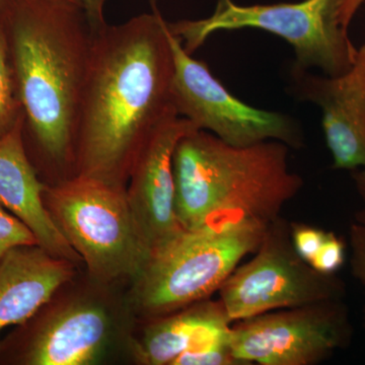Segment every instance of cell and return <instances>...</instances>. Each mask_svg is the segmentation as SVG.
I'll return each mask as SVG.
<instances>
[{
  "instance_id": "obj_1",
  "label": "cell",
  "mask_w": 365,
  "mask_h": 365,
  "mask_svg": "<svg viewBox=\"0 0 365 365\" xmlns=\"http://www.w3.org/2000/svg\"><path fill=\"white\" fill-rule=\"evenodd\" d=\"M174 53L155 0L150 13L93 32L76 127L74 175L126 187L139 148L173 114Z\"/></svg>"
},
{
  "instance_id": "obj_2",
  "label": "cell",
  "mask_w": 365,
  "mask_h": 365,
  "mask_svg": "<svg viewBox=\"0 0 365 365\" xmlns=\"http://www.w3.org/2000/svg\"><path fill=\"white\" fill-rule=\"evenodd\" d=\"M4 26L34 167L45 184L74 176L79 106L93 37L83 4L14 0Z\"/></svg>"
},
{
  "instance_id": "obj_3",
  "label": "cell",
  "mask_w": 365,
  "mask_h": 365,
  "mask_svg": "<svg viewBox=\"0 0 365 365\" xmlns=\"http://www.w3.org/2000/svg\"><path fill=\"white\" fill-rule=\"evenodd\" d=\"M289 146L269 140L230 145L207 131L182 137L174 153L175 207L185 230L217 223H270L302 191Z\"/></svg>"
},
{
  "instance_id": "obj_4",
  "label": "cell",
  "mask_w": 365,
  "mask_h": 365,
  "mask_svg": "<svg viewBox=\"0 0 365 365\" xmlns=\"http://www.w3.org/2000/svg\"><path fill=\"white\" fill-rule=\"evenodd\" d=\"M127 289L81 269L0 339V365H98L126 357L137 321Z\"/></svg>"
},
{
  "instance_id": "obj_5",
  "label": "cell",
  "mask_w": 365,
  "mask_h": 365,
  "mask_svg": "<svg viewBox=\"0 0 365 365\" xmlns=\"http://www.w3.org/2000/svg\"><path fill=\"white\" fill-rule=\"evenodd\" d=\"M268 223L240 220L184 230L150 254L127 289L136 318L150 319L210 299L260 246Z\"/></svg>"
},
{
  "instance_id": "obj_6",
  "label": "cell",
  "mask_w": 365,
  "mask_h": 365,
  "mask_svg": "<svg viewBox=\"0 0 365 365\" xmlns=\"http://www.w3.org/2000/svg\"><path fill=\"white\" fill-rule=\"evenodd\" d=\"M43 202L91 277L130 284L150 253L141 239L126 187L74 175L45 184Z\"/></svg>"
},
{
  "instance_id": "obj_7",
  "label": "cell",
  "mask_w": 365,
  "mask_h": 365,
  "mask_svg": "<svg viewBox=\"0 0 365 365\" xmlns=\"http://www.w3.org/2000/svg\"><path fill=\"white\" fill-rule=\"evenodd\" d=\"M341 2L302 0L241 6L234 0H217L208 18L168 21V26L191 55L218 31L258 29L282 38L294 48L295 66L314 67L325 76H338L349 71L357 53L348 30L338 20Z\"/></svg>"
},
{
  "instance_id": "obj_8",
  "label": "cell",
  "mask_w": 365,
  "mask_h": 365,
  "mask_svg": "<svg viewBox=\"0 0 365 365\" xmlns=\"http://www.w3.org/2000/svg\"><path fill=\"white\" fill-rule=\"evenodd\" d=\"M232 323L258 314L343 299L344 281L314 270L297 253L290 222L282 216L268 223L252 260L237 266L218 290Z\"/></svg>"
},
{
  "instance_id": "obj_9",
  "label": "cell",
  "mask_w": 365,
  "mask_h": 365,
  "mask_svg": "<svg viewBox=\"0 0 365 365\" xmlns=\"http://www.w3.org/2000/svg\"><path fill=\"white\" fill-rule=\"evenodd\" d=\"M169 36L175 62L173 105L179 116L230 145L275 140L294 150L302 148L304 133L297 120L242 102L213 76L205 62L193 58L185 50L170 29Z\"/></svg>"
},
{
  "instance_id": "obj_10",
  "label": "cell",
  "mask_w": 365,
  "mask_h": 365,
  "mask_svg": "<svg viewBox=\"0 0 365 365\" xmlns=\"http://www.w3.org/2000/svg\"><path fill=\"white\" fill-rule=\"evenodd\" d=\"M343 299L276 309L235 322L230 347L244 365H317L351 344Z\"/></svg>"
},
{
  "instance_id": "obj_11",
  "label": "cell",
  "mask_w": 365,
  "mask_h": 365,
  "mask_svg": "<svg viewBox=\"0 0 365 365\" xmlns=\"http://www.w3.org/2000/svg\"><path fill=\"white\" fill-rule=\"evenodd\" d=\"M198 131L186 118L173 114L155 127L139 148L126 195L141 239L153 253L185 230L177 217L174 153L182 137Z\"/></svg>"
},
{
  "instance_id": "obj_12",
  "label": "cell",
  "mask_w": 365,
  "mask_h": 365,
  "mask_svg": "<svg viewBox=\"0 0 365 365\" xmlns=\"http://www.w3.org/2000/svg\"><path fill=\"white\" fill-rule=\"evenodd\" d=\"M289 91L322 110V126L336 170H365V44L349 71L317 76L292 64Z\"/></svg>"
},
{
  "instance_id": "obj_13",
  "label": "cell",
  "mask_w": 365,
  "mask_h": 365,
  "mask_svg": "<svg viewBox=\"0 0 365 365\" xmlns=\"http://www.w3.org/2000/svg\"><path fill=\"white\" fill-rule=\"evenodd\" d=\"M232 322L220 299H206L150 319H137L126 359L137 365H173L193 348L230 340Z\"/></svg>"
},
{
  "instance_id": "obj_14",
  "label": "cell",
  "mask_w": 365,
  "mask_h": 365,
  "mask_svg": "<svg viewBox=\"0 0 365 365\" xmlns=\"http://www.w3.org/2000/svg\"><path fill=\"white\" fill-rule=\"evenodd\" d=\"M21 117L0 137V205L18 217L45 251L83 268V260L53 222L43 202L44 182L26 151Z\"/></svg>"
},
{
  "instance_id": "obj_15",
  "label": "cell",
  "mask_w": 365,
  "mask_h": 365,
  "mask_svg": "<svg viewBox=\"0 0 365 365\" xmlns=\"http://www.w3.org/2000/svg\"><path fill=\"white\" fill-rule=\"evenodd\" d=\"M81 267L56 258L39 245H21L0 260V334L21 325Z\"/></svg>"
},
{
  "instance_id": "obj_16",
  "label": "cell",
  "mask_w": 365,
  "mask_h": 365,
  "mask_svg": "<svg viewBox=\"0 0 365 365\" xmlns=\"http://www.w3.org/2000/svg\"><path fill=\"white\" fill-rule=\"evenodd\" d=\"M23 116L6 26L0 21V137L11 130Z\"/></svg>"
},
{
  "instance_id": "obj_17",
  "label": "cell",
  "mask_w": 365,
  "mask_h": 365,
  "mask_svg": "<svg viewBox=\"0 0 365 365\" xmlns=\"http://www.w3.org/2000/svg\"><path fill=\"white\" fill-rule=\"evenodd\" d=\"M173 365H244L234 356L230 342H218L187 350Z\"/></svg>"
},
{
  "instance_id": "obj_18",
  "label": "cell",
  "mask_w": 365,
  "mask_h": 365,
  "mask_svg": "<svg viewBox=\"0 0 365 365\" xmlns=\"http://www.w3.org/2000/svg\"><path fill=\"white\" fill-rule=\"evenodd\" d=\"M21 245H38V242L18 217L0 205V260L9 250Z\"/></svg>"
},
{
  "instance_id": "obj_19",
  "label": "cell",
  "mask_w": 365,
  "mask_h": 365,
  "mask_svg": "<svg viewBox=\"0 0 365 365\" xmlns=\"http://www.w3.org/2000/svg\"><path fill=\"white\" fill-rule=\"evenodd\" d=\"M345 259V242L337 235L328 232L325 241L309 264L318 272L336 274L344 265Z\"/></svg>"
},
{
  "instance_id": "obj_20",
  "label": "cell",
  "mask_w": 365,
  "mask_h": 365,
  "mask_svg": "<svg viewBox=\"0 0 365 365\" xmlns=\"http://www.w3.org/2000/svg\"><path fill=\"white\" fill-rule=\"evenodd\" d=\"M327 232L326 230L306 223L290 222L292 244L299 256L307 263L312 261L325 241Z\"/></svg>"
},
{
  "instance_id": "obj_21",
  "label": "cell",
  "mask_w": 365,
  "mask_h": 365,
  "mask_svg": "<svg viewBox=\"0 0 365 365\" xmlns=\"http://www.w3.org/2000/svg\"><path fill=\"white\" fill-rule=\"evenodd\" d=\"M350 268L353 277L365 287V222L355 220L349 227ZM365 330V307L364 312Z\"/></svg>"
},
{
  "instance_id": "obj_22",
  "label": "cell",
  "mask_w": 365,
  "mask_h": 365,
  "mask_svg": "<svg viewBox=\"0 0 365 365\" xmlns=\"http://www.w3.org/2000/svg\"><path fill=\"white\" fill-rule=\"evenodd\" d=\"M81 4L93 32L100 30L107 24L105 18L107 0H81Z\"/></svg>"
},
{
  "instance_id": "obj_23",
  "label": "cell",
  "mask_w": 365,
  "mask_h": 365,
  "mask_svg": "<svg viewBox=\"0 0 365 365\" xmlns=\"http://www.w3.org/2000/svg\"><path fill=\"white\" fill-rule=\"evenodd\" d=\"M365 0H342L338 14V20L343 28L348 30L355 14L359 11Z\"/></svg>"
},
{
  "instance_id": "obj_24",
  "label": "cell",
  "mask_w": 365,
  "mask_h": 365,
  "mask_svg": "<svg viewBox=\"0 0 365 365\" xmlns=\"http://www.w3.org/2000/svg\"><path fill=\"white\" fill-rule=\"evenodd\" d=\"M352 179L362 203V207L355 216V220L365 222V170H353Z\"/></svg>"
},
{
  "instance_id": "obj_25",
  "label": "cell",
  "mask_w": 365,
  "mask_h": 365,
  "mask_svg": "<svg viewBox=\"0 0 365 365\" xmlns=\"http://www.w3.org/2000/svg\"><path fill=\"white\" fill-rule=\"evenodd\" d=\"M14 0H0V21L4 23L11 9H13Z\"/></svg>"
},
{
  "instance_id": "obj_26",
  "label": "cell",
  "mask_w": 365,
  "mask_h": 365,
  "mask_svg": "<svg viewBox=\"0 0 365 365\" xmlns=\"http://www.w3.org/2000/svg\"><path fill=\"white\" fill-rule=\"evenodd\" d=\"M66 1L78 2V4H81V0H66Z\"/></svg>"
}]
</instances>
